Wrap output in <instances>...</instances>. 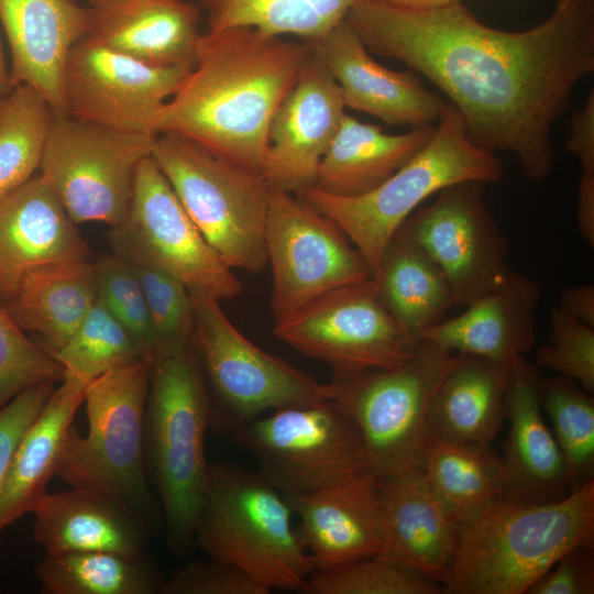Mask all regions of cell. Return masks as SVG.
Instances as JSON below:
<instances>
[{
	"instance_id": "obj_20",
	"label": "cell",
	"mask_w": 594,
	"mask_h": 594,
	"mask_svg": "<svg viewBox=\"0 0 594 594\" xmlns=\"http://www.w3.org/2000/svg\"><path fill=\"white\" fill-rule=\"evenodd\" d=\"M286 498L298 516L296 532L314 571L331 570L386 551L383 510L373 473Z\"/></svg>"
},
{
	"instance_id": "obj_35",
	"label": "cell",
	"mask_w": 594,
	"mask_h": 594,
	"mask_svg": "<svg viewBox=\"0 0 594 594\" xmlns=\"http://www.w3.org/2000/svg\"><path fill=\"white\" fill-rule=\"evenodd\" d=\"M207 31L250 26L310 43L343 21L355 0H200Z\"/></svg>"
},
{
	"instance_id": "obj_39",
	"label": "cell",
	"mask_w": 594,
	"mask_h": 594,
	"mask_svg": "<svg viewBox=\"0 0 594 594\" xmlns=\"http://www.w3.org/2000/svg\"><path fill=\"white\" fill-rule=\"evenodd\" d=\"M50 354L64 374L87 382L143 358L130 334L98 299L73 337Z\"/></svg>"
},
{
	"instance_id": "obj_36",
	"label": "cell",
	"mask_w": 594,
	"mask_h": 594,
	"mask_svg": "<svg viewBox=\"0 0 594 594\" xmlns=\"http://www.w3.org/2000/svg\"><path fill=\"white\" fill-rule=\"evenodd\" d=\"M56 112L33 87L16 84L0 98V200L38 173Z\"/></svg>"
},
{
	"instance_id": "obj_26",
	"label": "cell",
	"mask_w": 594,
	"mask_h": 594,
	"mask_svg": "<svg viewBox=\"0 0 594 594\" xmlns=\"http://www.w3.org/2000/svg\"><path fill=\"white\" fill-rule=\"evenodd\" d=\"M33 539L46 553L145 552L148 524L114 497L91 487L47 492L32 510Z\"/></svg>"
},
{
	"instance_id": "obj_30",
	"label": "cell",
	"mask_w": 594,
	"mask_h": 594,
	"mask_svg": "<svg viewBox=\"0 0 594 594\" xmlns=\"http://www.w3.org/2000/svg\"><path fill=\"white\" fill-rule=\"evenodd\" d=\"M433 131L435 125L428 124L388 134L345 113L320 162L314 186L336 196L366 194L407 163Z\"/></svg>"
},
{
	"instance_id": "obj_45",
	"label": "cell",
	"mask_w": 594,
	"mask_h": 594,
	"mask_svg": "<svg viewBox=\"0 0 594 594\" xmlns=\"http://www.w3.org/2000/svg\"><path fill=\"white\" fill-rule=\"evenodd\" d=\"M53 385L54 382L32 385L0 409V496L14 452L53 393ZM2 531L0 526V553Z\"/></svg>"
},
{
	"instance_id": "obj_18",
	"label": "cell",
	"mask_w": 594,
	"mask_h": 594,
	"mask_svg": "<svg viewBox=\"0 0 594 594\" xmlns=\"http://www.w3.org/2000/svg\"><path fill=\"white\" fill-rule=\"evenodd\" d=\"M345 109L339 85L310 52L272 119L262 170L266 182L293 194L314 186Z\"/></svg>"
},
{
	"instance_id": "obj_31",
	"label": "cell",
	"mask_w": 594,
	"mask_h": 594,
	"mask_svg": "<svg viewBox=\"0 0 594 594\" xmlns=\"http://www.w3.org/2000/svg\"><path fill=\"white\" fill-rule=\"evenodd\" d=\"M96 300L92 263L63 262L28 272L3 306L24 332L38 334L41 345L52 353L73 337Z\"/></svg>"
},
{
	"instance_id": "obj_32",
	"label": "cell",
	"mask_w": 594,
	"mask_h": 594,
	"mask_svg": "<svg viewBox=\"0 0 594 594\" xmlns=\"http://www.w3.org/2000/svg\"><path fill=\"white\" fill-rule=\"evenodd\" d=\"M374 278L385 308L419 334L455 306L439 265L402 227L386 245Z\"/></svg>"
},
{
	"instance_id": "obj_4",
	"label": "cell",
	"mask_w": 594,
	"mask_h": 594,
	"mask_svg": "<svg viewBox=\"0 0 594 594\" xmlns=\"http://www.w3.org/2000/svg\"><path fill=\"white\" fill-rule=\"evenodd\" d=\"M209 428L210 399L193 344L156 353L144 415L145 465L163 506L167 547L177 557L195 546Z\"/></svg>"
},
{
	"instance_id": "obj_33",
	"label": "cell",
	"mask_w": 594,
	"mask_h": 594,
	"mask_svg": "<svg viewBox=\"0 0 594 594\" xmlns=\"http://www.w3.org/2000/svg\"><path fill=\"white\" fill-rule=\"evenodd\" d=\"M424 474L458 528L497 503L507 490L503 459L490 444H455L429 435Z\"/></svg>"
},
{
	"instance_id": "obj_2",
	"label": "cell",
	"mask_w": 594,
	"mask_h": 594,
	"mask_svg": "<svg viewBox=\"0 0 594 594\" xmlns=\"http://www.w3.org/2000/svg\"><path fill=\"white\" fill-rule=\"evenodd\" d=\"M309 57L307 43L250 26L202 33L190 73L158 114L156 135L186 138L262 174L272 119Z\"/></svg>"
},
{
	"instance_id": "obj_50",
	"label": "cell",
	"mask_w": 594,
	"mask_h": 594,
	"mask_svg": "<svg viewBox=\"0 0 594 594\" xmlns=\"http://www.w3.org/2000/svg\"><path fill=\"white\" fill-rule=\"evenodd\" d=\"M391 4L409 9H428L446 6L458 0H383Z\"/></svg>"
},
{
	"instance_id": "obj_12",
	"label": "cell",
	"mask_w": 594,
	"mask_h": 594,
	"mask_svg": "<svg viewBox=\"0 0 594 594\" xmlns=\"http://www.w3.org/2000/svg\"><path fill=\"white\" fill-rule=\"evenodd\" d=\"M274 334L336 375L391 370L417 352L421 338L383 305L374 277L324 294L276 320Z\"/></svg>"
},
{
	"instance_id": "obj_37",
	"label": "cell",
	"mask_w": 594,
	"mask_h": 594,
	"mask_svg": "<svg viewBox=\"0 0 594 594\" xmlns=\"http://www.w3.org/2000/svg\"><path fill=\"white\" fill-rule=\"evenodd\" d=\"M539 396L552 425L571 491L592 479L594 468V398L573 380L541 376Z\"/></svg>"
},
{
	"instance_id": "obj_34",
	"label": "cell",
	"mask_w": 594,
	"mask_h": 594,
	"mask_svg": "<svg viewBox=\"0 0 594 594\" xmlns=\"http://www.w3.org/2000/svg\"><path fill=\"white\" fill-rule=\"evenodd\" d=\"M35 574L44 594H164L166 580L145 552L46 553Z\"/></svg>"
},
{
	"instance_id": "obj_22",
	"label": "cell",
	"mask_w": 594,
	"mask_h": 594,
	"mask_svg": "<svg viewBox=\"0 0 594 594\" xmlns=\"http://www.w3.org/2000/svg\"><path fill=\"white\" fill-rule=\"evenodd\" d=\"M89 21L90 7L74 0H0V22L9 44L13 85H30L57 114H67L65 64Z\"/></svg>"
},
{
	"instance_id": "obj_23",
	"label": "cell",
	"mask_w": 594,
	"mask_h": 594,
	"mask_svg": "<svg viewBox=\"0 0 594 594\" xmlns=\"http://www.w3.org/2000/svg\"><path fill=\"white\" fill-rule=\"evenodd\" d=\"M541 376L525 356L515 360L505 395V418L509 420L503 459L505 496L527 502L554 501L571 491L561 451L542 415Z\"/></svg>"
},
{
	"instance_id": "obj_24",
	"label": "cell",
	"mask_w": 594,
	"mask_h": 594,
	"mask_svg": "<svg viewBox=\"0 0 594 594\" xmlns=\"http://www.w3.org/2000/svg\"><path fill=\"white\" fill-rule=\"evenodd\" d=\"M199 10L185 0H107L82 38L154 66L195 64Z\"/></svg>"
},
{
	"instance_id": "obj_11",
	"label": "cell",
	"mask_w": 594,
	"mask_h": 594,
	"mask_svg": "<svg viewBox=\"0 0 594 594\" xmlns=\"http://www.w3.org/2000/svg\"><path fill=\"white\" fill-rule=\"evenodd\" d=\"M229 436L286 497L373 473L359 428L333 399L274 409Z\"/></svg>"
},
{
	"instance_id": "obj_7",
	"label": "cell",
	"mask_w": 594,
	"mask_h": 594,
	"mask_svg": "<svg viewBox=\"0 0 594 594\" xmlns=\"http://www.w3.org/2000/svg\"><path fill=\"white\" fill-rule=\"evenodd\" d=\"M152 360L138 358L92 380L84 403L88 430L70 428L57 476L99 490L147 524L152 498L144 454V415Z\"/></svg>"
},
{
	"instance_id": "obj_48",
	"label": "cell",
	"mask_w": 594,
	"mask_h": 594,
	"mask_svg": "<svg viewBox=\"0 0 594 594\" xmlns=\"http://www.w3.org/2000/svg\"><path fill=\"white\" fill-rule=\"evenodd\" d=\"M558 307L569 316L594 327V286L580 284L563 287Z\"/></svg>"
},
{
	"instance_id": "obj_5",
	"label": "cell",
	"mask_w": 594,
	"mask_h": 594,
	"mask_svg": "<svg viewBox=\"0 0 594 594\" xmlns=\"http://www.w3.org/2000/svg\"><path fill=\"white\" fill-rule=\"evenodd\" d=\"M502 174L501 161L471 140L459 110L446 102L429 141L375 189L343 197L311 186L299 196L346 234L375 277L389 240L426 198L464 180L496 183Z\"/></svg>"
},
{
	"instance_id": "obj_44",
	"label": "cell",
	"mask_w": 594,
	"mask_h": 594,
	"mask_svg": "<svg viewBox=\"0 0 594 594\" xmlns=\"http://www.w3.org/2000/svg\"><path fill=\"white\" fill-rule=\"evenodd\" d=\"M241 569L212 558L190 559L165 580L164 594H268Z\"/></svg>"
},
{
	"instance_id": "obj_10",
	"label": "cell",
	"mask_w": 594,
	"mask_h": 594,
	"mask_svg": "<svg viewBox=\"0 0 594 594\" xmlns=\"http://www.w3.org/2000/svg\"><path fill=\"white\" fill-rule=\"evenodd\" d=\"M191 344L206 388L211 428L230 435L274 409L330 399L328 384L256 346L229 320L219 299L190 292Z\"/></svg>"
},
{
	"instance_id": "obj_51",
	"label": "cell",
	"mask_w": 594,
	"mask_h": 594,
	"mask_svg": "<svg viewBox=\"0 0 594 594\" xmlns=\"http://www.w3.org/2000/svg\"><path fill=\"white\" fill-rule=\"evenodd\" d=\"M13 86L14 85L12 82L10 72L7 67L0 43V98L8 94Z\"/></svg>"
},
{
	"instance_id": "obj_21",
	"label": "cell",
	"mask_w": 594,
	"mask_h": 594,
	"mask_svg": "<svg viewBox=\"0 0 594 594\" xmlns=\"http://www.w3.org/2000/svg\"><path fill=\"white\" fill-rule=\"evenodd\" d=\"M89 246L77 223L36 173L0 200V301H8L31 270L88 261Z\"/></svg>"
},
{
	"instance_id": "obj_15",
	"label": "cell",
	"mask_w": 594,
	"mask_h": 594,
	"mask_svg": "<svg viewBox=\"0 0 594 594\" xmlns=\"http://www.w3.org/2000/svg\"><path fill=\"white\" fill-rule=\"evenodd\" d=\"M275 320L372 273L346 234L302 198L270 185L266 223Z\"/></svg>"
},
{
	"instance_id": "obj_9",
	"label": "cell",
	"mask_w": 594,
	"mask_h": 594,
	"mask_svg": "<svg viewBox=\"0 0 594 594\" xmlns=\"http://www.w3.org/2000/svg\"><path fill=\"white\" fill-rule=\"evenodd\" d=\"M457 353L421 338L403 365L359 376L336 375L330 399L352 417L376 479L424 470L432 395Z\"/></svg>"
},
{
	"instance_id": "obj_46",
	"label": "cell",
	"mask_w": 594,
	"mask_h": 594,
	"mask_svg": "<svg viewBox=\"0 0 594 594\" xmlns=\"http://www.w3.org/2000/svg\"><path fill=\"white\" fill-rule=\"evenodd\" d=\"M529 594H593V547H575L564 552L528 591Z\"/></svg>"
},
{
	"instance_id": "obj_13",
	"label": "cell",
	"mask_w": 594,
	"mask_h": 594,
	"mask_svg": "<svg viewBox=\"0 0 594 594\" xmlns=\"http://www.w3.org/2000/svg\"><path fill=\"white\" fill-rule=\"evenodd\" d=\"M107 240L112 253L167 273L189 292L219 300L242 292L233 268L205 239L151 155L140 163L129 209Z\"/></svg>"
},
{
	"instance_id": "obj_8",
	"label": "cell",
	"mask_w": 594,
	"mask_h": 594,
	"mask_svg": "<svg viewBox=\"0 0 594 594\" xmlns=\"http://www.w3.org/2000/svg\"><path fill=\"white\" fill-rule=\"evenodd\" d=\"M151 156L209 244L231 267L267 265L270 184L186 138L155 135Z\"/></svg>"
},
{
	"instance_id": "obj_28",
	"label": "cell",
	"mask_w": 594,
	"mask_h": 594,
	"mask_svg": "<svg viewBox=\"0 0 594 594\" xmlns=\"http://www.w3.org/2000/svg\"><path fill=\"white\" fill-rule=\"evenodd\" d=\"M90 382L64 374L37 417L24 432L10 464L1 496L0 526L4 530L32 513L57 474L77 410Z\"/></svg>"
},
{
	"instance_id": "obj_49",
	"label": "cell",
	"mask_w": 594,
	"mask_h": 594,
	"mask_svg": "<svg viewBox=\"0 0 594 594\" xmlns=\"http://www.w3.org/2000/svg\"><path fill=\"white\" fill-rule=\"evenodd\" d=\"M578 228L581 237L594 246V173L582 172L578 189Z\"/></svg>"
},
{
	"instance_id": "obj_40",
	"label": "cell",
	"mask_w": 594,
	"mask_h": 594,
	"mask_svg": "<svg viewBox=\"0 0 594 594\" xmlns=\"http://www.w3.org/2000/svg\"><path fill=\"white\" fill-rule=\"evenodd\" d=\"M97 299L130 334L143 358L153 360L156 341L133 265L111 253L92 263Z\"/></svg>"
},
{
	"instance_id": "obj_14",
	"label": "cell",
	"mask_w": 594,
	"mask_h": 594,
	"mask_svg": "<svg viewBox=\"0 0 594 594\" xmlns=\"http://www.w3.org/2000/svg\"><path fill=\"white\" fill-rule=\"evenodd\" d=\"M154 139L56 113L38 174L75 223L113 227L129 209L138 167Z\"/></svg>"
},
{
	"instance_id": "obj_1",
	"label": "cell",
	"mask_w": 594,
	"mask_h": 594,
	"mask_svg": "<svg viewBox=\"0 0 594 594\" xmlns=\"http://www.w3.org/2000/svg\"><path fill=\"white\" fill-rule=\"evenodd\" d=\"M345 20L369 51L441 89L476 145L515 155L531 180L551 173V128L594 72V0H554L544 21L519 32L482 23L461 0L428 9L355 0Z\"/></svg>"
},
{
	"instance_id": "obj_6",
	"label": "cell",
	"mask_w": 594,
	"mask_h": 594,
	"mask_svg": "<svg viewBox=\"0 0 594 594\" xmlns=\"http://www.w3.org/2000/svg\"><path fill=\"white\" fill-rule=\"evenodd\" d=\"M285 495L261 472L209 463L195 546L272 592L300 591L314 572Z\"/></svg>"
},
{
	"instance_id": "obj_3",
	"label": "cell",
	"mask_w": 594,
	"mask_h": 594,
	"mask_svg": "<svg viewBox=\"0 0 594 594\" xmlns=\"http://www.w3.org/2000/svg\"><path fill=\"white\" fill-rule=\"evenodd\" d=\"M593 544V477L554 501L504 496L459 528L442 593H527L564 552Z\"/></svg>"
},
{
	"instance_id": "obj_41",
	"label": "cell",
	"mask_w": 594,
	"mask_h": 594,
	"mask_svg": "<svg viewBox=\"0 0 594 594\" xmlns=\"http://www.w3.org/2000/svg\"><path fill=\"white\" fill-rule=\"evenodd\" d=\"M132 265L151 318L156 341L155 354L191 344L194 306L189 289L160 270Z\"/></svg>"
},
{
	"instance_id": "obj_29",
	"label": "cell",
	"mask_w": 594,
	"mask_h": 594,
	"mask_svg": "<svg viewBox=\"0 0 594 594\" xmlns=\"http://www.w3.org/2000/svg\"><path fill=\"white\" fill-rule=\"evenodd\" d=\"M509 366L457 353L430 400L429 433L455 444H491L505 419Z\"/></svg>"
},
{
	"instance_id": "obj_27",
	"label": "cell",
	"mask_w": 594,
	"mask_h": 594,
	"mask_svg": "<svg viewBox=\"0 0 594 594\" xmlns=\"http://www.w3.org/2000/svg\"><path fill=\"white\" fill-rule=\"evenodd\" d=\"M386 553L443 585L459 528L427 483L424 470L377 479Z\"/></svg>"
},
{
	"instance_id": "obj_52",
	"label": "cell",
	"mask_w": 594,
	"mask_h": 594,
	"mask_svg": "<svg viewBox=\"0 0 594 594\" xmlns=\"http://www.w3.org/2000/svg\"><path fill=\"white\" fill-rule=\"evenodd\" d=\"M88 1H89V3H90L91 6H97V4H100V3H102V2H105V1H107V0H88Z\"/></svg>"
},
{
	"instance_id": "obj_17",
	"label": "cell",
	"mask_w": 594,
	"mask_h": 594,
	"mask_svg": "<svg viewBox=\"0 0 594 594\" xmlns=\"http://www.w3.org/2000/svg\"><path fill=\"white\" fill-rule=\"evenodd\" d=\"M193 66H154L81 38L65 64L66 112L112 130L155 136L162 108Z\"/></svg>"
},
{
	"instance_id": "obj_25",
	"label": "cell",
	"mask_w": 594,
	"mask_h": 594,
	"mask_svg": "<svg viewBox=\"0 0 594 594\" xmlns=\"http://www.w3.org/2000/svg\"><path fill=\"white\" fill-rule=\"evenodd\" d=\"M540 295L537 282L512 271L499 286L469 304L464 312L419 336L454 353L510 365L534 346Z\"/></svg>"
},
{
	"instance_id": "obj_43",
	"label": "cell",
	"mask_w": 594,
	"mask_h": 594,
	"mask_svg": "<svg viewBox=\"0 0 594 594\" xmlns=\"http://www.w3.org/2000/svg\"><path fill=\"white\" fill-rule=\"evenodd\" d=\"M551 331L548 342L536 353L538 365L576 382L594 394V327L562 311L550 310Z\"/></svg>"
},
{
	"instance_id": "obj_42",
	"label": "cell",
	"mask_w": 594,
	"mask_h": 594,
	"mask_svg": "<svg viewBox=\"0 0 594 594\" xmlns=\"http://www.w3.org/2000/svg\"><path fill=\"white\" fill-rule=\"evenodd\" d=\"M63 378V367L26 336L0 301V409L32 385Z\"/></svg>"
},
{
	"instance_id": "obj_38",
	"label": "cell",
	"mask_w": 594,
	"mask_h": 594,
	"mask_svg": "<svg viewBox=\"0 0 594 594\" xmlns=\"http://www.w3.org/2000/svg\"><path fill=\"white\" fill-rule=\"evenodd\" d=\"M305 594H439L442 585L386 552L326 571H314Z\"/></svg>"
},
{
	"instance_id": "obj_47",
	"label": "cell",
	"mask_w": 594,
	"mask_h": 594,
	"mask_svg": "<svg viewBox=\"0 0 594 594\" xmlns=\"http://www.w3.org/2000/svg\"><path fill=\"white\" fill-rule=\"evenodd\" d=\"M571 134L566 148L574 154L582 172L594 173V90L587 95L584 106L570 120Z\"/></svg>"
},
{
	"instance_id": "obj_16",
	"label": "cell",
	"mask_w": 594,
	"mask_h": 594,
	"mask_svg": "<svg viewBox=\"0 0 594 594\" xmlns=\"http://www.w3.org/2000/svg\"><path fill=\"white\" fill-rule=\"evenodd\" d=\"M485 185L447 186L400 226L439 265L455 306L466 307L513 271L506 263L508 242L483 198Z\"/></svg>"
},
{
	"instance_id": "obj_19",
	"label": "cell",
	"mask_w": 594,
	"mask_h": 594,
	"mask_svg": "<svg viewBox=\"0 0 594 594\" xmlns=\"http://www.w3.org/2000/svg\"><path fill=\"white\" fill-rule=\"evenodd\" d=\"M307 44L339 85L345 108L391 125L416 128L438 121L447 101L414 73L392 70L373 59L345 19Z\"/></svg>"
}]
</instances>
